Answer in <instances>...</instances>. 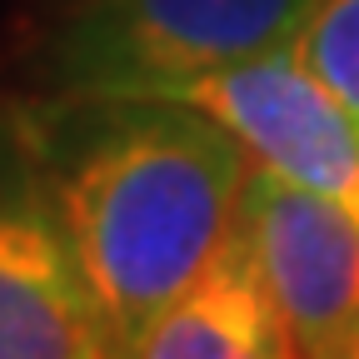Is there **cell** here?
Returning <instances> with one entry per match:
<instances>
[{"instance_id": "obj_3", "label": "cell", "mask_w": 359, "mask_h": 359, "mask_svg": "<svg viewBox=\"0 0 359 359\" xmlns=\"http://www.w3.org/2000/svg\"><path fill=\"white\" fill-rule=\"evenodd\" d=\"M0 359H120L20 110H0Z\"/></svg>"}, {"instance_id": "obj_1", "label": "cell", "mask_w": 359, "mask_h": 359, "mask_svg": "<svg viewBox=\"0 0 359 359\" xmlns=\"http://www.w3.org/2000/svg\"><path fill=\"white\" fill-rule=\"evenodd\" d=\"M20 115L115 349L130 359L224 245L250 155L219 120L170 95L80 90Z\"/></svg>"}, {"instance_id": "obj_5", "label": "cell", "mask_w": 359, "mask_h": 359, "mask_svg": "<svg viewBox=\"0 0 359 359\" xmlns=\"http://www.w3.org/2000/svg\"><path fill=\"white\" fill-rule=\"evenodd\" d=\"M235 224L299 354H359V215L250 165Z\"/></svg>"}, {"instance_id": "obj_8", "label": "cell", "mask_w": 359, "mask_h": 359, "mask_svg": "<svg viewBox=\"0 0 359 359\" xmlns=\"http://www.w3.org/2000/svg\"><path fill=\"white\" fill-rule=\"evenodd\" d=\"M349 359H359V354H349Z\"/></svg>"}, {"instance_id": "obj_2", "label": "cell", "mask_w": 359, "mask_h": 359, "mask_svg": "<svg viewBox=\"0 0 359 359\" xmlns=\"http://www.w3.org/2000/svg\"><path fill=\"white\" fill-rule=\"evenodd\" d=\"M314 0H70L40 50L55 95H145L294 45Z\"/></svg>"}, {"instance_id": "obj_6", "label": "cell", "mask_w": 359, "mask_h": 359, "mask_svg": "<svg viewBox=\"0 0 359 359\" xmlns=\"http://www.w3.org/2000/svg\"><path fill=\"white\" fill-rule=\"evenodd\" d=\"M130 359H304V354L259 280L240 224H230L224 245L185 285V294L145 330Z\"/></svg>"}, {"instance_id": "obj_4", "label": "cell", "mask_w": 359, "mask_h": 359, "mask_svg": "<svg viewBox=\"0 0 359 359\" xmlns=\"http://www.w3.org/2000/svg\"><path fill=\"white\" fill-rule=\"evenodd\" d=\"M145 95H170L205 110L240 140L250 165L330 195L359 215V125L330 90L304 70L294 45L264 50L240 65L170 80Z\"/></svg>"}, {"instance_id": "obj_7", "label": "cell", "mask_w": 359, "mask_h": 359, "mask_svg": "<svg viewBox=\"0 0 359 359\" xmlns=\"http://www.w3.org/2000/svg\"><path fill=\"white\" fill-rule=\"evenodd\" d=\"M294 55L359 125V0H314L294 35Z\"/></svg>"}]
</instances>
